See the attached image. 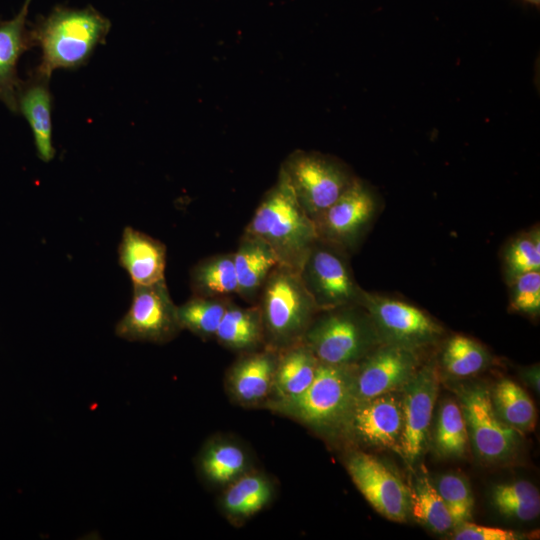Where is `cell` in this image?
<instances>
[{
	"instance_id": "cell-1",
	"label": "cell",
	"mask_w": 540,
	"mask_h": 540,
	"mask_svg": "<svg viewBox=\"0 0 540 540\" xmlns=\"http://www.w3.org/2000/svg\"><path fill=\"white\" fill-rule=\"evenodd\" d=\"M110 28L109 19L91 6L55 7L30 30L33 44L42 53L33 74L50 80L56 69H77L84 65L95 48L105 43Z\"/></svg>"
},
{
	"instance_id": "cell-2",
	"label": "cell",
	"mask_w": 540,
	"mask_h": 540,
	"mask_svg": "<svg viewBox=\"0 0 540 540\" xmlns=\"http://www.w3.org/2000/svg\"><path fill=\"white\" fill-rule=\"evenodd\" d=\"M244 232L264 241L279 264L299 272L318 239L315 224L297 201L279 170L275 184L264 194Z\"/></svg>"
},
{
	"instance_id": "cell-3",
	"label": "cell",
	"mask_w": 540,
	"mask_h": 540,
	"mask_svg": "<svg viewBox=\"0 0 540 540\" xmlns=\"http://www.w3.org/2000/svg\"><path fill=\"white\" fill-rule=\"evenodd\" d=\"M357 403L355 365L320 363L311 385L301 395L266 406L324 434L343 432Z\"/></svg>"
},
{
	"instance_id": "cell-4",
	"label": "cell",
	"mask_w": 540,
	"mask_h": 540,
	"mask_svg": "<svg viewBox=\"0 0 540 540\" xmlns=\"http://www.w3.org/2000/svg\"><path fill=\"white\" fill-rule=\"evenodd\" d=\"M256 304L262 319L264 347L276 352L302 342L319 312L299 273L281 264L267 277Z\"/></svg>"
},
{
	"instance_id": "cell-5",
	"label": "cell",
	"mask_w": 540,
	"mask_h": 540,
	"mask_svg": "<svg viewBox=\"0 0 540 540\" xmlns=\"http://www.w3.org/2000/svg\"><path fill=\"white\" fill-rule=\"evenodd\" d=\"M320 363L356 365L381 343L360 304L319 311L303 340Z\"/></svg>"
},
{
	"instance_id": "cell-6",
	"label": "cell",
	"mask_w": 540,
	"mask_h": 540,
	"mask_svg": "<svg viewBox=\"0 0 540 540\" xmlns=\"http://www.w3.org/2000/svg\"><path fill=\"white\" fill-rule=\"evenodd\" d=\"M279 170L313 222L345 192L356 177L334 157L299 149L285 158Z\"/></svg>"
},
{
	"instance_id": "cell-7",
	"label": "cell",
	"mask_w": 540,
	"mask_h": 540,
	"mask_svg": "<svg viewBox=\"0 0 540 540\" xmlns=\"http://www.w3.org/2000/svg\"><path fill=\"white\" fill-rule=\"evenodd\" d=\"M347 254L318 238L298 272L319 311L361 302L365 290L355 280Z\"/></svg>"
},
{
	"instance_id": "cell-8",
	"label": "cell",
	"mask_w": 540,
	"mask_h": 540,
	"mask_svg": "<svg viewBox=\"0 0 540 540\" xmlns=\"http://www.w3.org/2000/svg\"><path fill=\"white\" fill-rule=\"evenodd\" d=\"M360 305L367 311L383 344L417 352L436 343L444 333L433 317L409 302L364 291Z\"/></svg>"
},
{
	"instance_id": "cell-9",
	"label": "cell",
	"mask_w": 540,
	"mask_h": 540,
	"mask_svg": "<svg viewBox=\"0 0 540 540\" xmlns=\"http://www.w3.org/2000/svg\"><path fill=\"white\" fill-rule=\"evenodd\" d=\"M456 392L476 455L486 462L510 458L516 451L520 433L498 417L492 405L490 390L483 385L472 384L460 386Z\"/></svg>"
},
{
	"instance_id": "cell-10",
	"label": "cell",
	"mask_w": 540,
	"mask_h": 540,
	"mask_svg": "<svg viewBox=\"0 0 540 540\" xmlns=\"http://www.w3.org/2000/svg\"><path fill=\"white\" fill-rule=\"evenodd\" d=\"M131 306L116 325V334L129 341L166 343L182 330L166 282L133 285Z\"/></svg>"
},
{
	"instance_id": "cell-11",
	"label": "cell",
	"mask_w": 540,
	"mask_h": 540,
	"mask_svg": "<svg viewBox=\"0 0 540 540\" xmlns=\"http://www.w3.org/2000/svg\"><path fill=\"white\" fill-rule=\"evenodd\" d=\"M377 209L378 202L372 189L355 177L345 192L314 222L318 238L349 253L366 234Z\"/></svg>"
},
{
	"instance_id": "cell-12",
	"label": "cell",
	"mask_w": 540,
	"mask_h": 540,
	"mask_svg": "<svg viewBox=\"0 0 540 540\" xmlns=\"http://www.w3.org/2000/svg\"><path fill=\"white\" fill-rule=\"evenodd\" d=\"M440 374L435 360L419 366L401 388L403 429L398 452L409 463H414L424 452L435 402Z\"/></svg>"
},
{
	"instance_id": "cell-13",
	"label": "cell",
	"mask_w": 540,
	"mask_h": 540,
	"mask_svg": "<svg viewBox=\"0 0 540 540\" xmlns=\"http://www.w3.org/2000/svg\"><path fill=\"white\" fill-rule=\"evenodd\" d=\"M346 469L364 498L385 518L404 522L410 515L409 487L376 456L355 451L346 459Z\"/></svg>"
},
{
	"instance_id": "cell-14",
	"label": "cell",
	"mask_w": 540,
	"mask_h": 540,
	"mask_svg": "<svg viewBox=\"0 0 540 540\" xmlns=\"http://www.w3.org/2000/svg\"><path fill=\"white\" fill-rule=\"evenodd\" d=\"M418 368L416 351L380 344L355 365L357 402L401 390Z\"/></svg>"
},
{
	"instance_id": "cell-15",
	"label": "cell",
	"mask_w": 540,
	"mask_h": 540,
	"mask_svg": "<svg viewBox=\"0 0 540 540\" xmlns=\"http://www.w3.org/2000/svg\"><path fill=\"white\" fill-rule=\"evenodd\" d=\"M402 429L399 390L357 402L343 432L364 445L398 452Z\"/></svg>"
},
{
	"instance_id": "cell-16",
	"label": "cell",
	"mask_w": 540,
	"mask_h": 540,
	"mask_svg": "<svg viewBox=\"0 0 540 540\" xmlns=\"http://www.w3.org/2000/svg\"><path fill=\"white\" fill-rule=\"evenodd\" d=\"M278 352L268 348L241 353L227 374L230 395L243 406H257L269 400Z\"/></svg>"
},
{
	"instance_id": "cell-17",
	"label": "cell",
	"mask_w": 540,
	"mask_h": 540,
	"mask_svg": "<svg viewBox=\"0 0 540 540\" xmlns=\"http://www.w3.org/2000/svg\"><path fill=\"white\" fill-rule=\"evenodd\" d=\"M32 0H25L18 14L7 21H0V100L17 112V94L23 81L17 75L20 56L34 46L26 18Z\"/></svg>"
},
{
	"instance_id": "cell-18",
	"label": "cell",
	"mask_w": 540,
	"mask_h": 540,
	"mask_svg": "<svg viewBox=\"0 0 540 540\" xmlns=\"http://www.w3.org/2000/svg\"><path fill=\"white\" fill-rule=\"evenodd\" d=\"M118 254L119 263L133 285L147 286L165 281L166 246L159 240L126 227Z\"/></svg>"
},
{
	"instance_id": "cell-19",
	"label": "cell",
	"mask_w": 540,
	"mask_h": 540,
	"mask_svg": "<svg viewBox=\"0 0 540 540\" xmlns=\"http://www.w3.org/2000/svg\"><path fill=\"white\" fill-rule=\"evenodd\" d=\"M17 106L31 127L38 157L49 162L55 156L49 80L33 74L27 82H22L17 94Z\"/></svg>"
},
{
	"instance_id": "cell-20",
	"label": "cell",
	"mask_w": 540,
	"mask_h": 540,
	"mask_svg": "<svg viewBox=\"0 0 540 540\" xmlns=\"http://www.w3.org/2000/svg\"><path fill=\"white\" fill-rule=\"evenodd\" d=\"M233 256L238 296L255 304L267 277L279 261L264 241L247 232L241 236Z\"/></svg>"
},
{
	"instance_id": "cell-21",
	"label": "cell",
	"mask_w": 540,
	"mask_h": 540,
	"mask_svg": "<svg viewBox=\"0 0 540 540\" xmlns=\"http://www.w3.org/2000/svg\"><path fill=\"white\" fill-rule=\"evenodd\" d=\"M319 361L302 341L278 352L273 389L269 401L295 398L313 382Z\"/></svg>"
},
{
	"instance_id": "cell-22",
	"label": "cell",
	"mask_w": 540,
	"mask_h": 540,
	"mask_svg": "<svg viewBox=\"0 0 540 540\" xmlns=\"http://www.w3.org/2000/svg\"><path fill=\"white\" fill-rule=\"evenodd\" d=\"M214 338L220 345L240 354L263 348V326L258 305L242 307L231 301Z\"/></svg>"
},
{
	"instance_id": "cell-23",
	"label": "cell",
	"mask_w": 540,
	"mask_h": 540,
	"mask_svg": "<svg viewBox=\"0 0 540 540\" xmlns=\"http://www.w3.org/2000/svg\"><path fill=\"white\" fill-rule=\"evenodd\" d=\"M273 492L267 476L249 471L227 486L221 499L222 510L230 519H247L269 504Z\"/></svg>"
},
{
	"instance_id": "cell-24",
	"label": "cell",
	"mask_w": 540,
	"mask_h": 540,
	"mask_svg": "<svg viewBox=\"0 0 540 540\" xmlns=\"http://www.w3.org/2000/svg\"><path fill=\"white\" fill-rule=\"evenodd\" d=\"M193 295L232 299L238 295V281L233 252L209 256L196 263L190 271Z\"/></svg>"
},
{
	"instance_id": "cell-25",
	"label": "cell",
	"mask_w": 540,
	"mask_h": 540,
	"mask_svg": "<svg viewBox=\"0 0 540 540\" xmlns=\"http://www.w3.org/2000/svg\"><path fill=\"white\" fill-rule=\"evenodd\" d=\"M199 464L205 479L218 486H228L250 471L246 450L227 439L209 442L201 453Z\"/></svg>"
},
{
	"instance_id": "cell-26",
	"label": "cell",
	"mask_w": 540,
	"mask_h": 540,
	"mask_svg": "<svg viewBox=\"0 0 540 540\" xmlns=\"http://www.w3.org/2000/svg\"><path fill=\"white\" fill-rule=\"evenodd\" d=\"M498 417L519 433L531 432L536 425V409L526 391L516 382L503 378L490 391Z\"/></svg>"
},
{
	"instance_id": "cell-27",
	"label": "cell",
	"mask_w": 540,
	"mask_h": 540,
	"mask_svg": "<svg viewBox=\"0 0 540 540\" xmlns=\"http://www.w3.org/2000/svg\"><path fill=\"white\" fill-rule=\"evenodd\" d=\"M409 492L410 514L417 522L436 533H445L453 528L450 512L426 474L415 478Z\"/></svg>"
},
{
	"instance_id": "cell-28",
	"label": "cell",
	"mask_w": 540,
	"mask_h": 540,
	"mask_svg": "<svg viewBox=\"0 0 540 540\" xmlns=\"http://www.w3.org/2000/svg\"><path fill=\"white\" fill-rule=\"evenodd\" d=\"M232 299L193 295L177 306L181 329H187L203 340L215 337L220 321Z\"/></svg>"
},
{
	"instance_id": "cell-29",
	"label": "cell",
	"mask_w": 540,
	"mask_h": 540,
	"mask_svg": "<svg viewBox=\"0 0 540 540\" xmlns=\"http://www.w3.org/2000/svg\"><path fill=\"white\" fill-rule=\"evenodd\" d=\"M441 366L454 377H468L484 370L491 362L487 349L465 335L449 338L442 350Z\"/></svg>"
},
{
	"instance_id": "cell-30",
	"label": "cell",
	"mask_w": 540,
	"mask_h": 540,
	"mask_svg": "<svg viewBox=\"0 0 540 540\" xmlns=\"http://www.w3.org/2000/svg\"><path fill=\"white\" fill-rule=\"evenodd\" d=\"M492 502L502 515L520 521L533 520L540 513L539 491L528 481L496 485Z\"/></svg>"
},
{
	"instance_id": "cell-31",
	"label": "cell",
	"mask_w": 540,
	"mask_h": 540,
	"mask_svg": "<svg viewBox=\"0 0 540 540\" xmlns=\"http://www.w3.org/2000/svg\"><path fill=\"white\" fill-rule=\"evenodd\" d=\"M468 432L460 405L445 401L439 409L434 433V444L439 455L462 457L468 449Z\"/></svg>"
},
{
	"instance_id": "cell-32",
	"label": "cell",
	"mask_w": 540,
	"mask_h": 540,
	"mask_svg": "<svg viewBox=\"0 0 540 540\" xmlns=\"http://www.w3.org/2000/svg\"><path fill=\"white\" fill-rule=\"evenodd\" d=\"M503 272L509 284L514 279L531 271H540V231L535 227L519 233L505 246Z\"/></svg>"
},
{
	"instance_id": "cell-33",
	"label": "cell",
	"mask_w": 540,
	"mask_h": 540,
	"mask_svg": "<svg viewBox=\"0 0 540 540\" xmlns=\"http://www.w3.org/2000/svg\"><path fill=\"white\" fill-rule=\"evenodd\" d=\"M435 486L450 512L453 528L471 520L474 497L464 477L458 474H444L439 477Z\"/></svg>"
},
{
	"instance_id": "cell-34",
	"label": "cell",
	"mask_w": 540,
	"mask_h": 540,
	"mask_svg": "<svg viewBox=\"0 0 540 540\" xmlns=\"http://www.w3.org/2000/svg\"><path fill=\"white\" fill-rule=\"evenodd\" d=\"M509 309L536 317L540 313V271L520 275L509 284Z\"/></svg>"
},
{
	"instance_id": "cell-35",
	"label": "cell",
	"mask_w": 540,
	"mask_h": 540,
	"mask_svg": "<svg viewBox=\"0 0 540 540\" xmlns=\"http://www.w3.org/2000/svg\"><path fill=\"white\" fill-rule=\"evenodd\" d=\"M452 538L456 540H516L522 537L511 530L477 525L468 521L454 527Z\"/></svg>"
},
{
	"instance_id": "cell-36",
	"label": "cell",
	"mask_w": 540,
	"mask_h": 540,
	"mask_svg": "<svg viewBox=\"0 0 540 540\" xmlns=\"http://www.w3.org/2000/svg\"><path fill=\"white\" fill-rule=\"evenodd\" d=\"M525 378L527 382L530 383L535 390L539 391V368L538 366L533 367L525 372Z\"/></svg>"
},
{
	"instance_id": "cell-37",
	"label": "cell",
	"mask_w": 540,
	"mask_h": 540,
	"mask_svg": "<svg viewBox=\"0 0 540 540\" xmlns=\"http://www.w3.org/2000/svg\"><path fill=\"white\" fill-rule=\"evenodd\" d=\"M524 1L537 7H539L540 5V0H524Z\"/></svg>"
}]
</instances>
